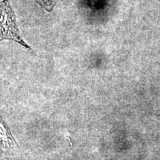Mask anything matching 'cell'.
I'll use <instances>...</instances> for the list:
<instances>
[{"label": "cell", "mask_w": 160, "mask_h": 160, "mask_svg": "<svg viewBox=\"0 0 160 160\" xmlns=\"http://www.w3.org/2000/svg\"><path fill=\"white\" fill-rule=\"evenodd\" d=\"M3 39L14 41L30 48L20 36L14 12L8 0H3L0 5V40Z\"/></svg>", "instance_id": "obj_1"}, {"label": "cell", "mask_w": 160, "mask_h": 160, "mask_svg": "<svg viewBox=\"0 0 160 160\" xmlns=\"http://www.w3.org/2000/svg\"><path fill=\"white\" fill-rule=\"evenodd\" d=\"M0 151L12 160H25L9 129L0 118Z\"/></svg>", "instance_id": "obj_2"}]
</instances>
